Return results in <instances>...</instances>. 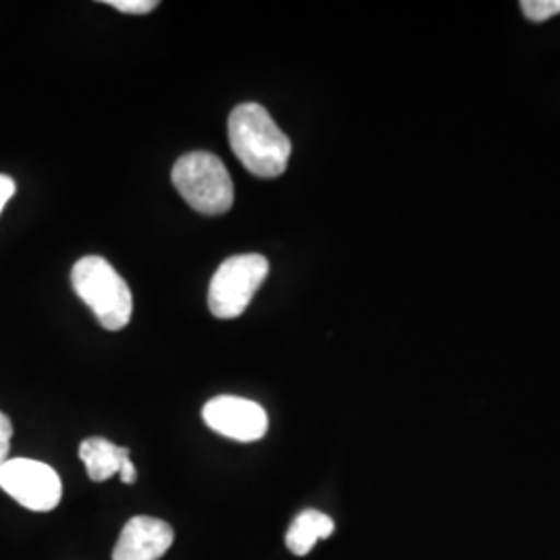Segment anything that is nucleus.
I'll use <instances>...</instances> for the list:
<instances>
[{"instance_id": "nucleus-12", "label": "nucleus", "mask_w": 560, "mask_h": 560, "mask_svg": "<svg viewBox=\"0 0 560 560\" xmlns=\"http://www.w3.org/2000/svg\"><path fill=\"white\" fill-rule=\"evenodd\" d=\"M11 439H13V423L9 420V416H4V413L0 411V469H2L4 463L9 460Z\"/></svg>"}, {"instance_id": "nucleus-10", "label": "nucleus", "mask_w": 560, "mask_h": 560, "mask_svg": "<svg viewBox=\"0 0 560 560\" xmlns=\"http://www.w3.org/2000/svg\"><path fill=\"white\" fill-rule=\"evenodd\" d=\"M521 11L527 20L540 21L550 20L560 13V0H523Z\"/></svg>"}, {"instance_id": "nucleus-1", "label": "nucleus", "mask_w": 560, "mask_h": 560, "mask_svg": "<svg viewBox=\"0 0 560 560\" xmlns=\"http://www.w3.org/2000/svg\"><path fill=\"white\" fill-rule=\"evenodd\" d=\"M229 140L241 164L260 179H277L293 152L291 140L280 131L270 113L256 104H240L229 117Z\"/></svg>"}, {"instance_id": "nucleus-7", "label": "nucleus", "mask_w": 560, "mask_h": 560, "mask_svg": "<svg viewBox=\"0 0 560 560\" xmlns=\"http://www.w3.org/2000/svg\"><path fill=\"white\" fill-rule=\"evenodd\" d=\"M175 541V532L166 521L133 517L120 532L113 560H161Z\"/></svg>"}, {"instance_id": "nucleus-2", "label": "nucleus", "mask_w": 560, "mask_h": 560, "mask_svg": "<svg viewBox=\"0 0 560 560\" xmlns=\"http://www.w3.org/2000/svg\"><path fill=\"white\" fill-rule=\"evenodd\" d=\"M71 284L101 322L102 328L117 332L125 328L133 314V298L129 284L101 256H85L71 270Z\"/></svg>"}, {"instance_id": "nucleus-5", "label": "nucleus", "mask_w": 560, "mask_h": 560, "mask_svg": "<svg viewBox=\"0 0 560 560\" xmlns=\"http://www.w3.org/2000/svg\"><path fill=\"white\" fill-rule=\"evenodd\" d=\"M0 488L21 506L36 511V513H48L59 506L62 499V481L59 474L42 463L34 459H9L0 469Z\"/></svg>"}, {"instance_id": "nucleus-4", "label": "nucleus", "mask_w": 560, "mask_h": 560, "mask_svg": "<svg viewBox=\"0 0 560 560\" xmlns=\"http://www.w3.org/2000/svg\"><path fill=\"white\" fill-rule=\"evenodd\" d=\"M268 260L260 254H241L222 261L210 280L208 307L221 320L240 318L268 277Z\"/></svg>"}, {"instance_id": "nucleus-8", "label": "nucleus", "mask_w": 560, "mask_h": 560, "mask_svg": "<svg viewBox=\"0 0 560 560\" xmlns=\"http://www.w3.org/2000/svg\"><path fill=\"white\" fill-rule=\"evenodd\" d=\"M80 459L88 469L90 480L106 481L119 474L125 459H129V448L117 446L106 439H88L81 442Z\"/></svg>"}, {"instance_id": "nucleus-9", "label": "nucleus", "mask_w": 560, "mask_h": 560, "mask_svg": "<svg viewBox=\"0 0 560 560\" xmlns=\"http://www.w3.org/2000/svg\"><path fill=\"white\" fill-rule=\"evenodd\" d=\"M332 532H335V521L316 509H305L291 523L284 541L295 557H305L312 552L316 541L330 538Z\"/></svg>"}, {"instance_id": "nucleus-6", "label": "nucleus", "mask_w": 560, "mask_h": 560, "mask_svg": "<svg viewBox=\"0 0 560 560\" xmlns=\"http://www.w3.org/2000/svg\"><path fill=\"white\" fill-rule=\"evenodd\" d=\"M201 418L210 430L231 441L256 442L268 432V416L260 405L231 395L208 400L201 409Z\"/></svg>"}, {"instance_id": "nucleus-13", "label": "nucleus", "mask_w": 560, "mask_h": 560, "mask_svg": "<svg viewBox=\"0 0 560 560\" xmlns=\"http://www.w3.org/2000/svg\"><path fill=\"white\" fill-rule=\"evenodd\" d=\"M13 194H15V180L7 175H0V212L7 206V201L13 198Z\"/></svg>"}, {"instance_id": "nucleus-14", "label": "nucleus", "mask_w": 560, "mask_h": 560, "mask_svg": "<svg viewBox=\"0 0 560 560\" xmlns=\"http://www.w3.org/2000/svg\"><path fill=\"white\" fill-rule=\"evenodd\" d=\"M119 476L120 481H122V483H129V486L138 481V471H136V465H133V460L125 459L122 467H120Z\"/></svg>"}, {"instance_id": "nucleus-3", "label": "nucleus", "mask_w": 560, "mask_h": 560, "mask_svg": "<svg viewBox=\"0 0 560 560\" xmlns=\"http://www.w3.org/2000/svg\"><path fill=\"white\" fill-rule=\"evenodd\" d=\"M173 185L183 200L206 217L229 212L235 201V187L226 166L208 152L180 156L173 166Z\"/></svg>"}, {"instance_id": "nucleus-11", "label": "nucleus", "mask_w": 560, "mask_h": 560, "mask_svg": "<svg viewBox=\"0 0 560 560\" xmlns=\"http://www.w3.org/2000/svg\"><path fill=\"white\" fill-rule=\"evenodd\" d=\"M106 4L125 15H148L159 7L156 0H108Z\"/></svg>"}]
</instances>
